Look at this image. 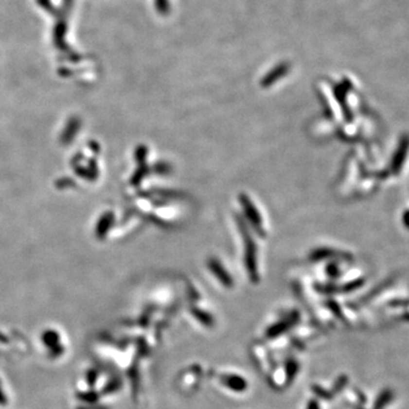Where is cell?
<instances>
[{
	"instance_id": "2",
	"label": "cell",
	"mask_w": 409,
	"mask_h": 409,
	"mask_svg": "<svg viewBox=\"0 0 409 409\" xmlns=\"http://www.w3.org/2000/svg\"><path fill=\"white\" fill-rule=\"evenodd\" d=\"M42 341L47 347L55 348L57 347V344H58L59 337H58V334H57L56 332H53V331H48V332L43 333Z\"/></svg>"
},
{
	"instance_id": "1",
	"label": "cell",
	"mask_w": 409,
	"mask_h": 409,
	"mask_svg": "<svg viewBox=\"0 0 409 409\" xmlns=\"http://www.w3.org/2000/svg\"><path fill=\"white\" fill-rule=\"evenodd\" d=\"M222 382L224 383L226 387H229L232 390L241 392L247 388V383L245 380H242L241 377L239 376H232V375H228V376L222 377Z\"/></svg>"
},
{
	"instance_id": "3",
	"label": "cell",
	"mask_w": 409,
	"mask_h": 409,
	"mask_svg": "<svg viewBox=\"0 0 409 409\" xmlns=\"http://www.w3.org/2000/svg\"><path fill=\"white\" fill-rule=\"evenodd\" d=\"M319 407H317V405H316V402H310V404L308 405V409H317Z\"/></svg>"
},
{
	"instance_id": "4",
	"label": "cell",
	"mask_w": 409,
	"mask_h": 409,
	"mask_svg": "<svg viewBox=\"0 0 409 409\" xmlns=\"http://www.w3.org/2000/svg\"><path fill=\"white\" fill-rule=\"evenodd\" d=\"M0 402H1V404H4V402H5V397H4V394L1 393V392H0Z\"/></svg>"
}]
</instances>
